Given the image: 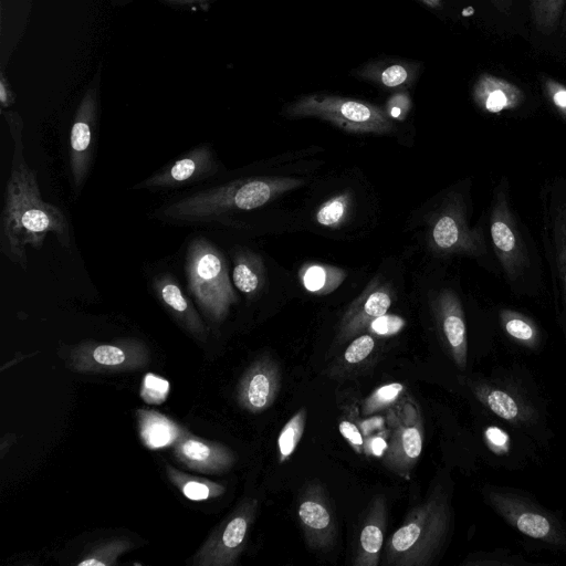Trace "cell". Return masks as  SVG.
<instances>
[{"mask_svg": "<svg viewBox=\"0 0 566 566\" xmlns=\"http://www.w3.org/2000/svg\"><path fill=\"white\" fill-rule=\"evenodd\" d=\"M151 286L157 300L182 328L198 339L207 338L206 324L193 303L170 273L156 275L153 279Z\"/></svg>", "mask_w": 566, "mask_h": 566, "instance_id": "cell-22", "label": "cell"}, {"mask_svg": "<svg viewBox=\"0 0 566 566\" xmlns=\"http://www.w3.org/2000/svg\"><path fill=\"white\" fill-rule=\"evenodd\" d=\"M166 3L169 4H176V6H189V4H200L206 3L211 0H163Z\"/></svg>", "mask_w": 566, "mask_h": 566, "instance_id": "cell-46", "label": "cell"}, {"mask_svg": "<svg viewBox=\"0 0 566 566\" xmlns=\"http://www.w3.org/2000/svg\"><path fill=\"white\" fill-rule=\"evenodd\" d=\"M166 473L170 482L178 488L189 500L202 501L222 495L226 488L222 484L208 479L192 476L171 465L166 467Z\"/></svg>", "mask_w": 566, "mask_h": 566, "instance_id": "cell-30", "label": "cell"}, {"mask_svg": "<svg viewBox=\"0 0 566 566\" xmlns=\"http://www.w3.org/2000/svg\"><path fill=\"white\" fill-rule=\"evenodd\" d=\"M304 185L294 177H250L205 189L157 210V218L175 222H208L237 211L265 206Z\"/></svg>", "mask_w": 566, "mask_h": 566, "instance_id": "cell-4", "label": "cell"}, {"mask_svg": "<svg viewBox=\"0 0 566 566\" xmlns=\"http://www.w3.org/2000/svg\"><path fill=\"white\" fill-rule=\"evenodd\" d=\"M290 117H316L358 134H388L395 129L386 109L360 99L337 95L312 94L285 107Z\"/></svg>", "mask_w": 566, "mask_h": 566, "instance_id": "cell-10", "label": "cell"}, {"mask_svg": "<svg viewBox=\"0 0 566 566\" xmlns=\"http://www.w3.org/2000/svg\"><path fill=\"white\" fill-rule=\"evenodd\" d=\"M406 386L402 382L392 381L375 388L361 402V415L374 416L382 410L392 408L405 395Z\"/></svg>", "mask_w": 566, "mask_h": 566, "instance_id": "cell-34", "label": "cell"}, {"mask_svg": "<svg viewBox=\"0 0 566 566\" xmlns=\"http://www.w3.org/2000/svg\"><path fill=\"white\" fill-rule=\"evenodd\" d=\"M188 291L205 316L221 323L238 301L222 252L208 239L197 237L185 258Z\"/></svg>", "mask_w": 566, "mask_h": 566, "instance_id": "cell-9", "label": "cell"}, {"mask_svg": "<svg viewBox=\"0 0 566 566\" xmlns=\"http://www.w3.org/2000/svg\"><path fill=\"white\" fill-rule=\"evenodd\" d=\"M417 71L409 63L392 62L386 65L370 66L363 71V76L368 81L387 88L408 86L416 78Z\"/></svg>", "mask_w": 566, "mask_h": 566, "instance_id": "cell-31", "label": "cell"}, {"mask_svg": "<svg viewBox=\"0 0 566 566\" xmlns=\"http://www.w3.org/2000/svg\"><path fill=\"white\" fill-rule=\"evenodd\" d=\"M560 27H562L563 34L566 38V9H565V12H564V15H563V20H562Z\"/></svg>", "mask_w": 566, "mask_h": 566, "instance_id": "cell-48", "label": "cell"}, {"mask_svg": "<svg viewBox=\"0 0 566 566\" xmlns=\"http://www.w3.org/2000/svg\"><path fill=\"white\" fill-rule=\"evenodd\" d=\"M493 7L502 13H507L512 9L513 0H490Z\"/></svg>", "mask_w": 566, "mask_h": 566, "instance_id": "cell-45", "label": "cell"}, {"mask_svg": "<svg viewBox=\"0 0 566 566\" xmlns=\"http://www.w3.org/2000/svg\"><path fill=\"white\" fill-rule=\"evenodd\" d=\"M387 525V502L381 494L376 495L365 515L353 559L354 566H378L384 551Z\"/></svg>", "mask_w": 566, "mask_h": 566, "instance_id": "cell-24", "label": "cell"}, {"mask_svg": "<svg viewBox=\"0 0 566 566\" xmlns=\"http://www.w3.org/2000/svg\"><path fill=\"white\" fill-rule=\"evenodd\" d=\"M218 170L212 148L202 144L159 171L134 186V189L164 190L182 187L207 179Z\"/></svg>", "mask_w": 566, "mask_h": 566, "instance_id": "cell-17", "label": "cell"}, {"mask_svg": "<svg viewBox=\"0 0 566 566\" xmlns=\"http://www.w3.org/2000/svg\"><path fill=\"white\" fill-rule=\"evenodd\" d=\"M419 1L431 9H440L442 7V0H419Z\"/></svg>", "mask_w": 566, "mask_h": 566, "instance_id": "cell-47", "label": "cell"}, {"mask_svg": "<svg viewBox=\"0 0 566 566\" xmlns=\"http://www.w3.org/2000/svg\"><path fill=\"white\" fill-rule=\"evenodd\" d=\"M566 0H530L535 29L544 35L554 33L562 24Z\"/></svg>", "mask_w": 566, "mask_h": 566, "instance_id": "cell-32", "label": "cell"}, {"mask_svg": "<svg viewBox=\"0 0 566 566\" xmlns=\"http://www.w3.org/2000/svg\"><path fill=\"white\" fill-rule=\"evenodd\" d=\"M390 436V429L385 428L364 438V454L370 458H382Z\"/></svg>", "mask_w": 566, "mask_h": 566, "instance_id": "cell-41", "label": "cell"}, {"mask_svg": "<svg viewBox=\"0 0 566 566\" xmlns=\"http://www.w3.org/2000/svg\"><path fill=\"white\" fill-rule=\"evenodd\" d=\"M539 82L547 103L566 123V85L551 76H542Z\"/></svg>", "mask_w": 566, "mask_h": 566, "instance_id": "cell-38", "label": "cell"}, {"mask_svg": "<svg viewBox=\"0 0 566 566\" xmlns=\"http://www.w3.org/2000/svg\"><path fill=\"white\" fill-rule=\"evenodd\" d=\"M338 430L357 454L364 453V436L355 422L349 419H342L338 422Z\"/></svg>", "mask_w": 566, "mask_h": 566, "instance_id": "cell-42", "label": "cell"}, {"mask_svg": "<svg viewBox=\"0 0 566 566\" xmlns=\"http://www.w3.org/2000/svg\"><path fill=\"white\" fill-rule=\"evenodd\" d=\"M2 114L13 149L0 219V250L9 261L27 270V247L41 249L48 234L52 233L63 248L69 249L71 233L64 212L41 197L36 171L24 158L20 115L6 109Z\"/></svg>", "mask_w": 566, "mask_h": 566, "instance_id": "cell-1", "label": "cell"}, {"mask_svg": "<svg viewBox=\"0 0 566 566\" xmlns=\"http://www.w3.org/2000/svg\"><path fill=\"white\" fill-rule=\"evenodd\" d=\"M483 409L538 444L552 438L548 411L536 387L514 369H497L488 376L460 377Z\"/></svg>", "mask_w": 566, "mask_h": 566, "instance_id": "cell-3", "label": "cell"}, {"mask_svg": "<svg viewBox=\"0 0 566 566\" xmlns=\"http://www.w3.org/2000/svg\"><path fill=\"white\" fill-rule=\"evenodd\" d=\"M232 281L248 298L258 296L266 281V271L261 255L247 248L237 249L233 255Z\"/></svg>", "mask_w": 566, "mask_h": 566, "instance_id": "cell-27", "label": "cell"}, {"mask_svg": "<svg viewBox=\"0 0 566 566\" xmlns=\"http://www.w3.org/2000/svg\"><path fill=\"white\" fill-rule=\"evenodd\" d=\"M486 221L500 275L511 293L520 298L539 297L544 290L542 256L530 229L513 205L506 176H502L492 189Z\"/></svg>", "mask_w": 566, "mask_h": 566, "instance_id": "cell-2", "label": "cell"}, {"mask_svg": "<svg viewBox=\"0 0 566 566\" xmlns=\"http://www.w3.org/2000/svg\"><path fill=\"white\" fill-rule=\"evenodd\" d=\"M485 504L511 528L539 547L566 554V520L541 504L530 493L511 488L486 484L482 489Z\"/></svg>", "mask_w": 566, "mask_h": 566, "instance_id": "cell-7", "label": "cell"}, {"mask_svg": "<svg viewBox=\"0 0 566 566\" xmlns=\"http://www.w3.org/2000/svg\"><path fill=\"white\" fill-rule=\"evenodd\" d=\"M136 419L140 440L151 450L172 446L184 431V428L156 410L137 409Z\"/></svg>", "mask_w": 566, "mask_h": 566, "instance_id": "cell-28", "label": "cell"}, {"mask_svg": "<svg viewBox=\"0 0 566 566\" xmlns=\"http://www.w3.org/2000/svg\"><path fill=\"white\" fill-rule=\"evenodd\" d=\"M98 78H94L82 96L71 127L69 161L73 187L81 191L93 159L98 111Z\"/></svg>", "mask_w": 566, "mask_h": 566, "instance_id": "cell-14", "label": "cell"}, {"mask_svg": "<svg viewBox=\"0 0 566 566\" xmlns=\"http://www.w3.org/2000/svg\"><path fill=\"white\" fill-rule=\"evenodd\" d=\"M297 518L308 547L314 551L331 549L337 537V523L331 499L325 488L312 482L298 499Z\"/></svg>", "mask_w": 566, "mask_h": 566, "instance_id": "cell-16", "label": "cell"}, {"mask_svg": "<svg viewBox=\"0 0 566 566\" xmlns=\"http://www.w3.org/2000/svg\"><path fill=\"white\" fill-rule=\"evenodd\" d=\"M352 200V192L348 190L331 197L315 211V221L326 228L340 227L348 217Z\"/></svg>", "mask_w": 566, "mask_h": 566, "instance_id": "cell-35", "label": "cell"}, {"mask_svg": "<svg viewBox=\"0 0 566 566\" xmlns=\"http://www.w3.org/2000/svg\"><path fill=\"white\" fill-rule=\"evenodd\" d=\"M282 384L281 369L269 355L256 358L242 374L237 386L239 406L260 413L274 403Z\"/></svg>", "mask_w": 566, "mask_h": 566, "instance_id": "cell-18", "label": "cell"}, {"mask_svg": "<svg viewBox=\"0 0 566 566\" xmlns=\"http://www.w3.org/2000/svg\"><path fill=\"white\" fill-rule=\"evenodd\" d=\"M468 190V187L452 189L443 197L429 223L428 245L437 256L471 258L492 274L500 275L488 228L482 221L474 227L470 224Z\"/></svg>", "mask_w": 566, "mask_h": 566, "instance_id": "cell-6", "label": "cell"}, {"mask_svg": "<svg viewBox=\"0 0 566 566\" xmlns=\"http://www.w3.org/2000/svg\"><path fill=\"white\" fill-rule=\"evenodd\" d=\"M298 277L305 290L325 295L335 291L344 282L346 272L333 265L306 263L301 268Z\"/></svg>", "mask_w": 566, "mask_h": 566, "instance_id": "cell-29", "label": "cell"}, {"mask_svg": "<svg viewBox=\"0 0 566 566\" xmlns=\"http://www.w3.org/2000/svg\"><path fill=\"white\" fill-rule=\"evenodd\" d=\"M497 324L504 336L514 345L530 352H539L545 335L539 324L530 315L511 307H500Z\"/></svg>", "mask_w": 566, "mask_h": 566, "instance_id": "cell-26", "label": "cell"}, {"mask_svg": "<svg viewBox=\"0 0 566 566\" xmlns=\"http://www.w3.org/2000/svg\"><path fill=\"white\" fill-rule=\"evenodd\" d=\"M132 544L128 539H112L105 543H102L93 551H91L87 555L84 556L82 560L76 563L77 566H112L116 564V560L120 554L128 551Z\"/></svg>", "mask_w": 566, "mask_h": 566, "instance_id": "cell-37", "label": "cell"}, {"mask_svg": "<svg viewBox=\"0 0 566 566\" xmlns=\"http://www.w3.org/2000/svg\"><path fill=\"white\" fill-rule=\"evenodd\" d=\"M169 381L153 373L145 375L140 386V397L149 405L163 403L169 395Z\"/></svg>", "mask_w": 566, "mask_h": 566, "instance_id": "cell-39", "label": "cell"}, {"mask_svg": "<svg viewBox=\"0 0 566 566\" xmlns=\"http://www.w3.org/2000/svg\"><path fill=\"white\" fill-rule=\"evenodd\" d=\"M490 416L491 421L482 427L481 440L491 462L513 469L522 467L532 454L534 441Z\"/></svg>", "mask_w": 566, "mask_h": 566, "instance_id": "cell-21", "label": "cell"}, {"mask_svg": "<svg viewBox=\"0 0 566 566\" xmlns=\"http://www.w3.org/2000/svg\"><path fill=\"white\" fill-rule=\"evenodd\" d=\"M472 99L480 111L501 115L522 108L526 94L522 87L506 78L482 73L472 86Z\"/></svg>", "mask_w": 566, "mask_h": 566, "instance_id": "cell-23", "label": "cell"}, {"mask_svg": "<svg viewBox=\"0 0 566 566\" xmlns=\"http://www.w3.org/2000/svg\"><path fill=\"white\" fill-rule=\"evenodd\" d=\"M172 448L181 463L201 473H223L235 463L232 450L219 442L195 437L185 429Z\"/></svg>", "mask_w": 566, "mask_h": 566, "instance_id": "cell-20", "label": "cell"}, {"mask_svg": "<svg viewBox=\"0 0 566 566\" xmlns=\"http://www.w3.org/2000/svg\"><path fill=\"white\" fill-rule=\"evenodd\" d=\"M307 409L300 408L283 426L277 437L279 463H284L295 452L306 427Z\"/></svg>", "mask_w": 566, "mask_h": 566, "instance_id": "cell-33", "label": "cell"}, {"mask_svg": "<svg viewBox=\"0 0 566 566\" xmlns=\"http://www.w3.org/2000/svg\"><path fill=\"white\" fill-rule=\"evenodd\" d=\"M431 311L444 352L458 369L464 371L469 357V335L460 294L453 287L440 289L431 300Z\"/></svg>", "mask_w": 566, "mask_h": 566, "instance_id": "cell-15", "label": "cell"}, {"mask_svg": "<svg viewBox=\"0 0 566 566\" xmlns=\"http://www.w3.org/2000/svg\"><path fill=\"white\" fill-rule=\"evenodd\" d=\"M538 213L554 311L566 347V177L552 175L544 179L538 191Z\"/></svg>", "mask_w": 566, "mask_h": 566, "instance_id": "cell-8", "label": "cell"}, {"mask_svg": "<svg viewBox=\"0 0 566 566\" xmlns=\"http://www.w3.org/2000/svg\"><path fill=\"white\" fill-rule=\"evenodd\" d=\"M378 355V342L369 333L353 338L344 352L324 370L334 380L340 381L357 376L375 364Z\"/></svg>", "mask_w": 566, "mask_h": 566, "instance_id": "cell-25", "label": "cell"}, {"mask_svg": "<svg viewBox=\"0 0 566 566\" xmlns=\"http://www.w3.org/2000/svg\"><path fill=\"white\" fill-rule=\"evenodd\" d=\"M462 565L467 566H526L536 563L526 560L524 556L509 549L483 551L470 554Z\"/></svg>", "mask_w": 566, "mask_h": 566, "instance_id": "cell-36", "label": "cell"}, {"mask_svg": "<svg viewBox=\"0 0 566 566\" xmlns=\"http://www.w3.org/2000/svg\"><path fill=\"white\" fill-rule=\"evenodd\" d=\"M14 102L13 93L7 82L6 77L2 75L0 81V104L1 108H9Z\"/></svg>", "mask_w": 566, "mask_h": 566, "instance_id": "cell-44", "label": "cell"}, {"mask_svg": "<svg viewBox=\"0 0 566 566\" xmlns=\"http://www.w3.org/2000/svg\"><path fill=\"white\" fill-rule=\"evenodd\" d=\"M406 326V319L396 314H382L374 318L367 326V333L375 337H391Z\"/></svg>", "mask_w": 566, "mask_h": 566, "instance_id": "cell-40", "label": "cell"}, {"mask_svg": "<svg viewBox=\"0 0 566 566\" xmlns=\"http://www.w3.org/2000/svg\"><path fill=\"white\" fill-rule=\"evenodd\" d=\"M259 502L255 497L244 499L213 530L206 543L193 556L196 566H233L245 548L254 522Z\"/></svg>", "mask_w": 566, "mask_h": 566, "instance_id": "cell-12", "label": "cell"}, {"mask_svg": "<svg viewBox=\"0 0 566 566\" xmlns=\"http://www.w3.org/2000/svg\"><path fill=\"white\" fill-rule=\"evenodd\" d=\"M386 411L390 436L388 448L381 458L382 464L399 478L409 480L423 447L421 409L412 398H406L397 407Z\"/></svg>", "mask_w": 566, "mask_h": 566, "instance_id": "cell-11", "label": "cell"}, {"mask_svg": "<svg viewBox=\"0 0 566 566\" xmlns=\"http://www.w3.org/2000/svg\"><path fill=\"white\" fill-rule=\"evenodd\" d=\"M386 418L380 416H370L368 419H364L361 421H358V427L364 436L367 437L374 432H377L379 430H382L386 428Z\"/></svg>", "mask_w": 566, "mask_h": 566, "instance_id": "cell-43", "label": "cell"}, {"mask_svg": "<svg viewBox=\"0 0 566 566\" xmlns=\"http://www.w3.org/2000/svg\"><path fill=\"white\" fill-rule=\"evenodd\" d=\"M391 304L390 286L374 277L346 308L338 324L335 344L343 345L360 335L374 318L386 314Z\"/></svg>", "mask_w": 566, "mask_h": 566, "instance_id": "cell-19", "label": "cell"}, {"mask_svg": "<svg viewBox=\"0 0 566 566\" xmlns=\"http://www.w3.org/2000/svg\"><path fill=\"white\" fill-rule=\"evenodd\" d=\"M452 526L450 494L442 484L412 507L387 539L382 558L391 566H429L440 555Z\"/></svg>", "mask_w": 566, "mask_h": 566, "instance_id": "cell-5", "label": "cell"}, {"mask_svg": "<svg viewBox=\"0 0 566 566\" xmlns=\"http://www.w3.org/2000/svg\"><path fill=\"white\" fill-rule=\"evenodd\" d=\"M148 363V348L134 338L113 343L84 342L70 354V366L83 374L135 371L146 367Z\"/></svg>", "mask_w": 566, "mask_h": 566, "instance_id": "cell-13", "label": "cell"}]
</instances>
